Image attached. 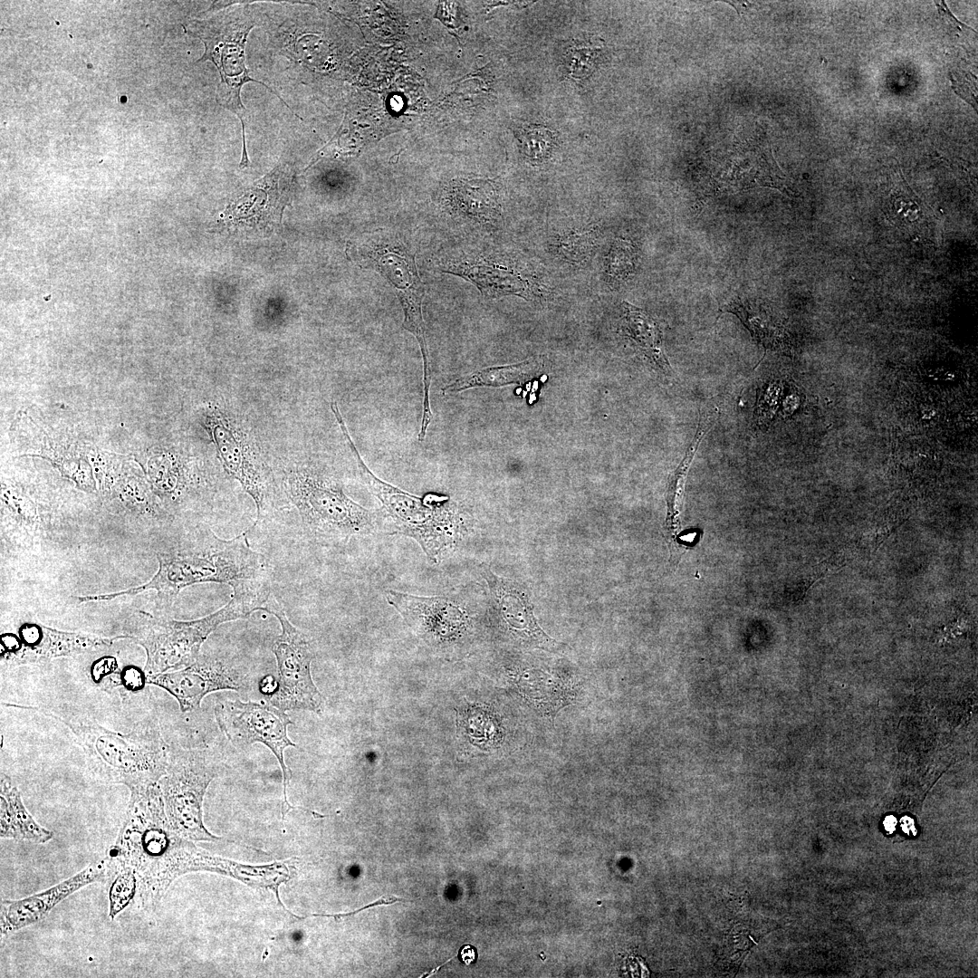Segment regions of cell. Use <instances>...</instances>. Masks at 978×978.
<instances>
[{"label": "cell", "mask_w": 978, "mask_h": 978, "mask_svg": "<svg viewBox=\"0 0 978 978\" xmlns=\"http://www.w3.org/2000/svg\"><path fill=\"white\" fill-rule=\"evenodd\" d=\"M129 791L126 817L105 859L108 866L134 873L137 903L146 907L158 902L178 877V861L189 839L171 828L158 783Z\"/></svg>", "instance_id": "obj_1"}, {"label": "cell", "mask_w": 978, "mask_h": 978, "mask_svg": "<svg viewBox=\"0 0 978 978\" xmlns=\"http://www.w3.org/2000/svg\"><path fill=\"white\" fill-rule=\"evenodd\" d=\"M64 724L83 750L91 770L106 782L129 790L158 783L168 765L170 746L154 722H139L121 734L101 725L75 707H24Z\"/></svg>", "instance_id": "obj_2"}, {"label": "cell", "mask_w": 978, "mask_h": 978, "mask_svg": "<svg viewBox=\"0 0 978 978\" xmlns=\"http://www.w3.org/2000/svg\"><path fill=\"white\" fill-rule=\"evenodd\" d=\"M285 496L297 511L299 534L323 546H340L354 537L371 534L378 514L354 502L333 475L311 465L283 475Z\"/></svg>", "instance_id": "obj_3"}, {"label": "cell", "mask_w": 978, "mask_h": 978, "mask_svg": "<svg viewBox=\"0 0 978 978\" xmlns=\"http://www.w3.org/2000/svg\"><path fill=\"white\" fill-rule=\"evenodd\" d=\"M272 581H257L233 588L231 599L223 608L204 618L181 621L168 617H151L136 632L126 637L146 652L144 672L158 675L188 666L200 656L201 646L219 625L248 618L264 609L273 590Z\"/></svg>", "instance_id": "obj_4"}, {"label": "cell", "mask_w": 978, "mask_h": 978, "mask_svg": "<svg viewBox=\"0 0 978 978\" xmlns=\"http://www.w3.org/2000/svg\"><path fill=\"white\" fill-rule=\"evenodd\" d=\"M336 420L356 461L361 482L380 502L393 533L414 539L431 563H438L465 532V520L447 495L418 497L380 480L368 468L353 444L339 409Z\"/></svg>", "instance_id": "obj_5"}, {"label": "cell", "mask_w": 978, "mask_h": 978, "mask_svg": "<svg viewBox=\"0 0 978 978\" xmlns=\"http://www.w3.org/2000/svg\"><path fill=\"white\" fill-rule=\"evenodd\" d=\"M254 27L253 19L244 10L223 12L206 20L195 19L186 25V32L199 38L205 45L204 54L198 62L211 61L219 72L217 102L235 114L241 121L243 133L241 167H247L249 164L244 138L245 109L240 95L242 88L246 82H254L273 91L265 83L251 78L245 66V43L249 32Z\"/></svg>", "instance_id": "obj_6"}, {"label": "cell", "mask_w": 978, "mask_h": 978, "mask_svg": "<svg viewBox=\"0 0 978 978\" xmlns=\"http://www.w3.org/2000/svg\"><path fill=\"white\" fill-rule=\"evenodd\" d=\"M212 751L170 746L166 773L158 781L165 812L171 828L181 837L196 841H215L203 822V801L208 785L217 775Z\"/></svg>", "instance_id": "obj_7"}, {"label": "cell", "mask_w": 978, "mask_h": 978, "mask_svg": "<svg viewBox=\"0 0 978 978\" xmlns=\"http://www.w3.org/2000/svg\"><path fill=\"white\" fill-rule=\"evenodd\" d=\"M364 266L373 269L387 279L397 292L404 311L403 328L417 339L423 358V406L430 405V356L426 339L422 303L426 294L415 263L414 255L396 237L377 232L363 244L360 251Z\"/></svg>", "instance_id": "obj_8"}, {"label": "cell", "mask_w": 978, "mask_h": 978, "mask_svg": "<svg viewBox=\"0 0 978 978\" xmlns=\"http://www.w3.org/2000/svg\"><path fill=\"white\" fill-rule=\"evenodd\" d=\"M264 610L274 615L282 627L281 634L274 638L272 646L279 679L276 690L267 697L269 703L284 712L319 710L322 696L311 675L313 651L309 638L291 623L273 592Z\"/></svg>", "instance_id": "obj_9"}, {"label": "cell", "mask_w": 978, "mask_h": 978, "mask_svg": "<svg viewBox=\"0 0 978 978\" xmlns=\"http://www.w3.org/2000/svg\"><path fill=\"white\" fill-rule=\"evenodd\" d=\"M215 716L221 731L235 747L262 743L273 753L283 775V819L290 810L296 809L288 802L287 787L292 772L284 762V750L296 746L288 737V726L292 724L290 717L271 704L240 700L219 702L215 707Z\"/></svg>", "instance_id": "obj_10"}, {"label": "cell", "mask_w": 978, "mask_h": 978, "mask_svg": "<svg viewBox=\"0 0 978 978\" xmlns=\"http://www.w3.org/2000/svg\"><path fill=\"white\" fill-rule=\"evenodd\" d=\"M385 594L388 603L431 644L457 642L471 626L468 602L460 590L436 596H417L388 590Z\"/></svg>", "instance_id": "obj_11"}, {"label": "cell", "mask_w": 978, "mask_h": 978, "mask_svg": "<svg viewBox=\"0 0 978 978\" xmlns=\"http://www.w3.org/2000/svg\"><path fill=\"white\" fill-rule=\"evenodd\" d=\"M120 636L114 638L99 635L67 632L45 627L39 623H24L18 635H1L0 656L2 662L10 666L41 664L53 658L77 656L110 647Z\"/></svg>", "instance_id": "obj_12"}, {"label": "cell", "mask_w": 978, "mask_h": 978, "mask_svg": "<svg viewBox=\"0 0 978 978\" xmlns=\"http://www.w3.org/2000/svg\"><path fill=\"white\" fill-rule=\"evenodd\" d=\"M147 684L166 690L177 699L182 712H188L199 707L212 692L244 688L246 676L229 661L200 655L184 668L147 676Z\"/></svg>", "instance_id": "obj_13"}, {"label": "cell", "mask_w": 978, "mask_h": 978, "mask_svg": "<svg viewBox=\"0 0 978 978\" xmlns=\"http://www.w3.org/2000/svg\"><path fill=\"white\" fill-rule=\"evenodd\" d=\"M481 573L488 585L489 609L508 635L529 647L548 651L559 648V643L539 627L519 583L494 574L487 566L482 567Z\"/></svg>", "instance_id": "obj_14"}, {"label": "cell", "mask_w": 978, "mask_h": 978, "mask_svg": "<svg viewBox=\"0 0 978 978\" xmlns=\"http://www.w3.org/2000/svg\"><path fill=\"white\" fill-rule=\"evenodd\" d=\"M107 877L105 858L96 860L71 877L43 891L16 900H1L0 934L7 937L44 919L62 900L87 885Z\"/></svg>", "instance_id": "obj_15"}, {"label": "cell", "mask_w": 978, "mask_h": 978, "mask_svg": "<svg viewBox=\"0 0 978 978\" xmlns=\"http://www.w3.org/2000/svg\"><path fill=\"white\" fill-rule=\"evenodd\" d=\"M206 427L216 446L221 465L226 475L238 481L253 498L257 517L254 524L265 517L267 480L259 465L251 456L236 431L217 411L206 417Z\"/></svg>", "instance_id": "obj_16"}, {"label": "cell", "mask_w": 978, "mask_h": 978, "mask_svg": "<svg viewBox=\"0 0 978 978\" xmlns=\"http://www.w3.org/2000/svg\"><path fill=\"white\" fill-rule=\"evenodd\" d=\"M53 832L40 825L25 808L17 787L1 772L0 781V837L26 840L36 844L53 839Z\"/></svg>", "instance_id": "obj_17"}, {"label": "cell", "mask_w": 978, "mask_h": 978, "mask_svg": "<svg viewBox=\"0 0 978 978\" xmlns=\"http://www.w3.org/2000/svg\"><path fill=\"white\" fill-rule=\"evenodd\" d=\"M625 333L664 373L671 371L664 353L662 334L657 322L644 311L626 302L622 303Z\"/></svg>", "instance_id": "obj_18"}, {"label": "cell", "mask_w": 978, "mask_h": 978, "mask_svg": "<svg viewBox=\"0 0 978 978\" xmlns=\"http://www.w3.org/2000/svg\"><path fill=\"white\" fill-rule=\"evenodd\" d=\"M516 682L521 695L545 714H555L570 702L571 693L567 686L540 670H525L518 675Z\"/></svg>", "instance_id": "obj_19"}, {"label": "cell", "mask_w": 978, "mask_h": 978, "mask_svg": "<svg viewBox=\"0 0 978 978\" xmlns=\"http://www.w3.org/2000/svg\"><path fill=\"white\" fill-rule=\"evenodd\" d=\"M542 360L531 359L522 363L487 368L458 378L442 388L443 394H451L475 387H499L523 383L535 377L542 369Z\"/></svg>", "instance_id": "obj_20"}, {"label": "cell", "mask_w": 978, "mask_h": 978, "mask_svg": "<svg viewBox=\"0 0 978 978\" xmlns=\"http://www.w3.org/2000/svg\"><path fill=\"white\" fill-rule=\"evenodd\" d=\"M453 203L465 214L482 222H493L500 215L494 187L487 180H461L453 187Z\"/></svg>", "instance_id": "obj_21"}, {"label": "cell", "mask_w": 978, "mask_h": 978, "mask_svg": "<svg viewBox=\"0 0 978 978\" xmlns=\"http://www.w3.org/2000/svg\"><path fill=\"white\" fill-rule=\"evenodd\" d=\"M457 274L471 280L482 292L488 296L519 294L524 296L530 292V283L514 272L489 264L465 265L457 270Z\"/></svg>", "instance_id": "obj_22"}, {"label": "cell", "mask_w": 978, "mask_h": 978, "mask_svg": "<svg viewBox=\"0 0 978 978\" xmlns=\"http://www.w3.org/2000/svg\"><path fill=\"white\" fill-rule=\"evenodd\" d=\"M636 252L633 245L622 239L615 240L604 260L605 272L610 283L618 285L627 279L635 267Z\"/></svg>", "instance_id": "obj_23"}, {"label": "cell", "mask_w": 978, "mask_h": 978, "mask_svg": "<svg viewBox=\"0 0 978 978\" xmlns=\"http://www.w3.org/2000/svg\"><path fill=\"white\" fill-rule=\"evenodd\" d=\"M597 245V234L594 229L574 231L559 236L555 249L559 255L570 262L580 263L590 257Z\"/></svg>", "instance_id": "obj_24"}, {"label": "cell", "mask_w": 978, "mask_h": 978, "mask_svg": "<svg viewBox=\"0 0 978 978\" xmlns=\"http://www.w3.org/2000/svg\"><path fill=\"white\" fill-rule=\"evenodd\" d=\"M599 46L578 44L571 46L564 59L566 73L571 78L581 79L590 74L599 58Z\"/></svg>", "instance_id": "obj_25"}, {"label": "cell", "mask_w": 978, "mask_h": 978, "mask_svg": "<svg viewBox=\"0 0 978 978\" xmlns=\"http://www.w3.org/2000/svg\"><path fill=\"white\" fill-rule=\"evenodd\" d=\"M521 142L523 153L530 159L540 160L550 154L553 144V135L550 129L535 126L523 132Z\"/></svg>", "instance_id": "obj_26"}, {"label": "cell", "mask_w": 978, "mask_h": 978, "mask_svg": "<svg viewBox=\"0 0 978 978\" xmlns=\"http://www.w3.org/2000/svg\"><path fill=\"white\" fill-rule=\"evenodd\" d=\"M145 684H147L146 673L136 666L125 667L120 675V685L124 686L127 690L142 689Z\"/></svg>", "instance_id": "obj_27"}, {"label": "cell", "mask_w": 978, "mask_h": 978, "mask_svg": "<svg viewBox=\"0 0 978 978\" xmlns=\"http://www.w3.org/2000/svg\"><path fill=\"white\" fill-rule=\"evenodd\" d=\"M118 668L117 662L113 657H104L97 661L91 669V675L95 681H101L102 677L115 673Z\"/></svg>", "instance_id": "obj_28"}, {"label": "cell", "mask_w": 978, "mask_h": 978, "mask_svg": "<svg viewBox=\"0 0 978 978\" xmlns=\"http://www.w3.org/2000/svg\"><path fill=\"white\" fill-rule=\"evenodd\" d=\"M398 901H408V900L404 899V898H401V897L395 896H381L379 899H378V900H376V901H374V902H372L370 904H368L367 906H365L363 907H360V908H359V909H357V910H355L353 912L344 913V914H335V915L312 914L311 916H332V917L349 916H351V915H355V914H357V913H359L360 911H363L366 908H369V907L377 906H382V905H385V906L392 905V904H394V903H396Z\"/></svg>", "instance_id": "obj_29"}, {"label": "cell", "mask_w": 978, "mask_h": 978, "mask_svg": "<svg viewBox=\"0 0 978 978\" xmlns=\"http://www.w3.org/2000/svg\"><path fill=\"white\" fill-rule=\"evenodd\" d=\"M277 685L278 684L275 678L273 676L268 675L261 680L259 684V689L262 694L268 697L274 693L277 688Z\"/></svg>", "instance_id": "obj_30"}, {"label": "cell", "mask_w": 978, "mask_h": 978, "mask_svg": "<svg viewBox=\"0 0 978 978\" xmlns=\"http://www.w3.org/2000/svg\"><path fill=\"white\" fill-rule=\"evenodd\" d=\"M458 956L465 965H470L475 961L476 952L475 949L470 944H465L461 947Z\"/></svg>", "instance_id": "obj_31"}, {"label": "cell", "mask_w": 978, "mask_h": 978, "mask_svg": "<svg viewBox=\"0 0 978 978\" xmlns=\"http://www.w3.org/2000/svg\"><path fill=\"white\" fill-rule=\"evenodd\" d=\"M935 5L941 10V12L944 14V16L950 21V23L953 24L954 26H956L958 29H960L961 26H964V27H967V28L973 30L972 28L966 26L964 24H963L959 20H957L956 17L947 8V6H946V5L944 4V1H942L941 4H938L937 2H935Z\"/></svg>", "instance_id": "obj_32"}, {"label": "cell", "mask_w": 978, "mask_h": 978, "mask_svg": "<svg viewBox=\"0 0 978 978\" xmlns=\"http://www.w3.org/2000/svg\"><path fill=\"white\" fill-rule=\"evenodd\" d=\"M884 826L887 830L892 831L896 826V819L893 816H888L884 821Z\"/></svg>", "instance_id": "obj_33"}]
</instances>
